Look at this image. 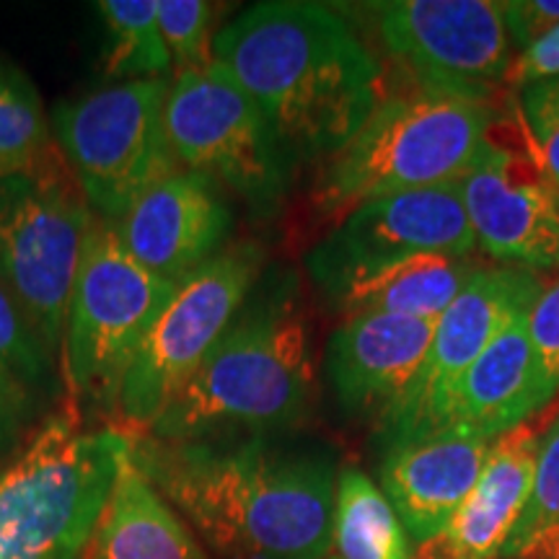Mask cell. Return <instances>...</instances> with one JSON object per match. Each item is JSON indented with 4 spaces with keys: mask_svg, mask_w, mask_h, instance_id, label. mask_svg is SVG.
Segmentation results:
<instances>
[{
    "mask_svg": "<svg viewBox=\"0 0 559 559\" xmlns=\"http://www.w3.org/2000/svg\"><path fill=\"white\" fill-rule=\"evenodd\" d=\"M539 449L542 432L531 423L495 438L477 485L415 559H500L531 498Z\"/></svg>",
    "mask_w": 559,
    "mask_h": 559,
    "instance_id": "18",
    "label": "cell"
},
{
    "mask_svg": "<svg viewBox=\"0 0 559 559\" xmlns=\"http://www.w3.org/2000/svg\"><path fill=\"white\" fill-rule=\"evenodd\" d=\"M485 156L459 181L477 247L521 270H559V187L544 169L521 109L502 111Z\"/></svg>",
    "mask_w": 559,
    "mask_h": 559,
    "instance_id": "12",
    "label": "cell"
},
{
    "mask_svg": "<svg viewBox=\"0 0 559 559\" xmlns=\"http://www.w3.org/2000/svg\"><path fill=\"white\" fill-rule=\"evenodd\" d=\"M52 128L34 83L0 58V179L32 169L52 151Z\"/></svg>",
    "mask_w": 559,
    "mask_h": 559,
    "instance_id": "24",
    "label": "cell"
},
{
    "mask_svg": "<svg viewBox=\"0 0 559 559\" xmlns=\"http://www.w3.org/2000/svg\"><path fill=\"white\" fill-rule=\"evenodd\" d=\"M521 115L544 169L559 187V79L521 88Z\"/></svg>",
    "mask_w": 559,
    "mask_h": 559,
    "instance_id": "28",
    "label": "cell"
},
{
    "mask_svg": "<svg viewBox=\"0 0 559 559\" xmlns=\"http://www.w3.org/2000/svg\"><path fill=\"white\" fill-rule=\"evenodd\" d=\"M383 50L419 91L495 107L513 50L492 0H394L373 5Z\"/></svg>",
    "mask_w": 559,
    "mask_h": 559,
    "instance_id": "11",
    "label": "cell"
},
{
    "mask_svg": "<svg viewBox=\"0 0 559 559\" xmlns=\"http://www.w3.org/2000/svg\"><path fill=\"white\" fill-rule=\"evenodd\" d=\"M39 407L41 396L13 379L9 370L0 368V456L19 443L37 417Z\"/></svg>",
    "mask_w": 559,
    "mask_h": 559,
    "instance_id": "30",
    "label": "cell"
},
{
    "mask_svg": "<svg viewBox=\"0 0 559 559\" xmlns=\"http://www.w3.org/2000/svg\"><path fill=\"white\" fill-rule=\"evenodd\" d=\"M313 334L296 277H264L218 345L143 432L158 440L270 436L311 407Z\"/></svg>",
    "mask_w": 559,
    "mask_h": 559,
    "instance_id": "3",
    "label": "cell"
},
{
    "mask_svg": "<svg viewBox=\"0 0 559 559\" xmlns=\"http://www.w3.org/2000/svg\"><path fill=\"white\" fill-rule=\"evenodd\" d=\"M549 79H559V26L526 47L519 58H513L508 73V88L521 91L531 83Z\"/></svg>",
    "mask_w": 559,
    "mask_h": 559,
    "instance_id": "32",
    "label": "cell"
},
{
    "mask_svg": "<svg viewBox=\"0 0 559 559\" xmlns=\"http://www.w3.org/2000/svg\"><path fill=\"white\" fill-rule=\"evenodd\" d=\"M86 559H210V555L128 453Z\"/></svg>",
    "mask_w": 559,
    "mask_h": 559,
    "instance_id": "20",
    "label": "cell"
},
{
    "mask_svg": "<svg viewBox=\"0 0 559 559\" xmlns=\"http://www.w3.org/2000/svg\"><path fill=\"white\" fill-rule=\"evenodd\" d=\"M169 79L130 81L62 102L52 135L96 218L117 223L153 185L179 171L166 140Z\"/></svg>",
    "mask_w": 559,
    "mask_h": 559,
    "instance_id": "8",
    "label": "cell"
},
{
    "mask_svg": "<svg viewBox=\"0 0 559 559\" xmlns=\"http://www.w3.org/2000/svg\"><path fill=\"white\" fill-rule=\"evenodd\" d=\"M130 453V430L58 412L0 474V559H86Z\"/></svg>",
    "mask_w": 559,
    "mask_h": 559,
    "instance_id": "4",
    "label": "cell"
},
{
    "mask_svg": "<svg viewBox=\"0 0 559 559\" xmlns=\"http://www.w3.org/2000/svg\"><path fill=\"white\" fill-rule=\"evenodd\" d=\"M498 109L417 91L379 102L366 124L326 160L317 187L324 213L459 185L479 164Z\"/></svg>",
    "mask_w": 559,
    "mask_h": 559,
    "instance_id": "5",
    "label": "cell"
},
{
    "mask_svg": "<svg viewBox=\"0 0 559 559\" xmlns=\"http://www.w3.org/2000/svg\"><path fill=\"white\" fill-rule=\"evenodd\" d=\"M324 559H334V557H324Z\"/></svg>",
    "mask_w": 559,
    "mask_h": 559,
    "instance_id": "33",
    "label": "cell"
},
{
    "mask_svg": "<svg viewBox=\"0 0 559 559\" xmlns=\"http://www.w3.org/2000/svg\"><path fill=\"white\" fill-rule=\"evenodd\" d=\"M264 262L260 243H230L177 285L124 376L117 415L132 432L148 428L192 379L262 280Z\"/></svg>",
    "mask_w": 559,
    "mask_h": 559,
    "instance_id": "10",
    "label": "cell"
},
{
    "mask_svg": "<svg viewBox=\"0 0 559 559\" xmlns=\"http://www.w3.org/2000/svg\"><path fill=\"white\" fill-rule=\"evenodd\" d=\"M177 285L132 260L115 223L94 221L70 296L62 337V379L75 404L117 412L124 376L153 319Z\"/></svg>",
    "mask_w": 559,
    "mask_h": 559,
    "instance_id": "7",
    "label": "cell"
},
{
    "mask_svg": "<svg viewBox=\"0 0 559 559\" xmlns=\"http://www.w3.org/2000/svg\"><path fill=\"white\" fill-rule=\"evenodd\" d=\"M544 280L521 267L477 270L436 321V332L415 381L379 419L381 451L445 428L451 394L474 360L521 313L534 309Z\"/></svg>",
    "mask_w": 559,
    "mask_h": 559,
    "instance_id": "14",
    "label": "cell"
},
{
    "mask_svg": "<svg viewBox=\"0 0 559 559\" xmlns=\"http://www.w3.org/2000/svg\"><path fill=\"white\" fill-rule=\"evenodd\" d=\"M436 321L355 313L332 332L324 353L326 381L353 417H383L415 381Z\"/></svg>",
    "mask_w": 559,
    "mask_h": 559,
    "instance_id": "16",
    "label": "cell"
},
{
    "mask_svg": "<svg viewBox=\"0 0 559 559\" xmlns=\"http://www.w3.org/2000/svg\"><path fill=\"white\" fill-rule=\"evenodd\" d=\"M528 337L549 402L559 394V275L544 283L542 296L528 311Z\"/></svg>",
    "mask_w": 559,
    "mask_h": 559,
    "instance_id": "29",
    "label": "cell"
},
{
    "mask_svg": "<svg viewBox=\"0 0 559 559\" xmlns=\"http://www.w3.org/2000/svg\"><path fill=\"white\" fill-rule=\"evenodd\" d=\"M213 62L260 107L293 164L330 160L381 102V68L330 5L264 0L213 39Z\"/></svg>",
    "mask_w": 559,
    "mask_h": 559,
    "instance_id": "2",
    "label": "cell"
},
{
    "mask_svg": "<svg viewBox=\"0 0 559 559\" xmlns=\"http://www.w3.org/2000/svg\"><path fill=\"white\" fill-rule=\"evenodd\" d=\"M0 368L9 370L13 379L29 386L41 400L58 394L55 358L47 353L45 342L34 332L32 321L3 283H0Z\"/></svg>",
    "mask_w": 559,
    "mask_h": 559,
    "instance_id": "26",
    "label": "cell"
},
{
    "mask_svg": "<svg viewBox=\"0 0 559 559\" xmlns=\"http://www.w3.org/2000/svg\"><path fill=\"white\" fill-rule=\"evenodd\" d=\"M230 223L218 187L179 169L138 198L115 228L140 267L179 285L218 254Z\"/></svg>",
    "mask_w": 559,
    "mask_h": 559,
    "instance_id": "15",
    "label": "cell"
},
{
    "mask_svg": "<svg viewBox=\"0 0 559 559\" xmlns=\"http://www.w3.org/2000/svg\"><path fill=\"white\" fill-rule=\"evenodd\" d=\"M94 221L55 151L32 169L0 179V283L55 360L62 355L70 296Z\"/></svg>",
    "mask_w": 559,
    "mask_h": 559,
    "instance_id": "6",
    "label": "cell"
},
{
    "mask_svg": "<svg viewBox=\"0 0 559 559\" xmlns=\"http://www.w3.org/2000/svg\"><path fill=\"white\" fill-rule=\"evenodd\" d=\"M96 13L104 21V75L109 81L169 79L171 55L158 29V0H102Z\"/></svg>",
    "mask_w": 559,
    "mask_h": 559,
    "instance_id": "23",
    "label": "cell"
},
{
    "mask_svg": "<svg viewBox=\"0 0 559 559\" xmlns=\"http://www.w3.org/2000/svg\"><path fill=\"white\" fill-rule=\"evenodd\" d=\"M332 549L334 559H415L396 510L358 466H345L337 477Z\"/></svg>",
    "mask_w": 559,
    "mask_h": 559,
    "instance_id": "22",
    "label": "cell"
},
{
    "mask_svg": "<svg viewBox=\"0 0 559 559\" xmlns=\"http://www.w3.org/2000/svg\"><path fill=\"white\" fill-rule=\"evenodd\" d=\"M500 559H559V415L542 436L531 498Z\"/></svg>",
    "mask_w": 559,
    "mask_h": 559,
    "instance_id": "25",
    "label": "cell"
},
{
    "mask_svg": "<svg viewBox=\"0 0 559 559\" xmlns=\"http://www.w3.org/2000/svg\"><path fill=\"white\" fill-rule=\"evenodd\" d=\"M213 5L205 0H158V29L171 55L174 75L213 66Z\"/></svg>",
    "mask_w": 559,
    "mask_h": 559,
    "instance_id": "27",
    "label": "cell"
},
{
    "mask_svg": "<svg viewBox=\"0 0 559 559\" xmlns=\"http://www.w3.org/2000/svg\"><path fill=\"white\" fill-rule=\"evenodd\" d=\"M164 122L181 171L226 187L260 218L283 207L296 164L226 70L213 62L200 73L174 75Z\"/></svg>",
    "mask_w": 559,
    "mask_h": 559,
    "instance_id": "9",
    "label": "cell"
},
{
    "mask_svg": "<svg viewBox=\"0 0 559 559\" xmlns=\"http://www.w3.org/2000/svg\"><path fill=\"white\" fill-rule=\"evenodd\" d=\"M130 456L215 559H324L337 474L324 449L270 436L158 440L130 430Z\"/></svg>",
    "mask_w": 559,
    "mask_h": 559,
    "instance_id": "1",
    "label": "cell"
},
{
    "mask_svg": "<svg viewBox=\"0 0 559 559\" xmlns=\"http://www.w3.org/2000/svg\"><path fill=\"white\" fill-rule=\"evenodd\" d=\"M492 440L445 428L383 451L381 489L419 547L443 534L477 485Z\"/></svg>",
    "mask_w": 559,
    "mask_h": 559,
    "instance_id": "17",
    "label": "cell"
},
{
    "mask_svg": "<svg viewBox=\"0 0 559 559\" xmlns=\"http://www.w3.org/2000/svg\"><path fill=\"white\" fill-rule=\"evenodd\" d=\"M549 404L531 349L526 311L510 321L461 376L451 394L445 428H461L495 440L528 423Z\"/></svg>",
    "mask_w": 559,
    "mask_h": 559,
    "instance_id": "19",
    "label": "cell"
},
{
    "mask_svg": "<svg viewBox=\"0 0 559 559\" xmlns=\"http://www.w3.org/2000/svg\"><path fill=\"white\" fill-rule=\"evenodd\" d=\"M510 41L526 50L559 26V0H513L502 3Z\"/></svg>",
    "mask_w": 559,
    "mask_h": 559,
    "instance_id": "31",
    "label": "cell"
},
{
    "mask_svg": "<svg viewBox=\"0 0 559 559\" xmlns=\"http://www.w3.org/2000/svg\"><path fill=\"white\" fill-rule=\"evenodd\" d=\"M477 270L466 257H417L349 285L330 306L345 317L391 313L438 321Z\"/></svg>",
    "mask_w": 559,
    "mask_h": 559,
    "instance_id": "21",
    "label": "cell"
},
{
    "mask_svg": "<svg viewBox=\"0 0 559 559\" xmlns=\"http://www.w3.org/2000/svg\"><path fill=\"white\" fill-rule=\"evenodd\" d=\"M477 239L459 185L381 198L349 210L306 257L326 304L360 280L417 260L469 257Z\"/></svg>",
    "mask_w": 559,
    "mask_h": 559,
    "instance_id": "13",
    "label": "cell"
}]
</instances>
